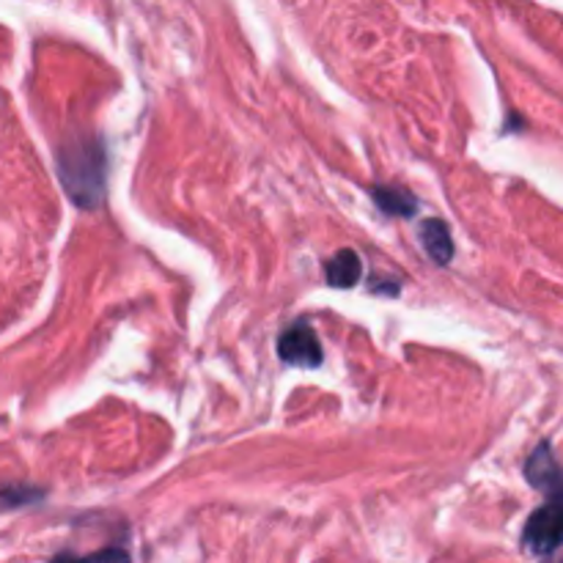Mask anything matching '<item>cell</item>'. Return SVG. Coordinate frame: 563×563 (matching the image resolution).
<instances>
[{"label": "cell", "mask_w": 563, "mask_h": 563, "mask_svg": "<svg viewBox=\"0 0 563 563\" xmlns=\"http://www.w3.org/2000/svg\"><path fill=\"white\" fill-rule=\"evenodd\" d=\"M60 176L80 207H93L102 196V152H88V143L80 148H66L60 154Z\"/></svg>", "instance_id": "6da1fadb"}, {"label": "cell", "mask_w": 563, "mask_h": 563, "mask_svg": "<svg viewBox=\"0 0 563 563\" xmlns=\"http://www.w3.org/2000/svg\"><path fill=\"white\" fill-rule=\"evenodd\" d=\"M522 544L537 555H553L563 548V489L548 495V504L528 517Z\"/></svg>", "instance_id": "7a4b0ae2"}, {"label": "cell", "mask_w": 563, "mask_h": 563, "mask_svg": "<svg viewBox=\"0 0 563 563\" xmlns=\"http://www.w3.org/2000/svg\"><path fill=\"white\" fill-rule=\"evenodd\" d=\"M278 352L284 357V363L300 368H317L322 363V344H319V335L313 333L311 324L297 322L291 328H286L278 339Z\"/></svg>", "instance_id": "3957f363"}, {"label": "cell", "mask_w": 563, "mask_h": 563, "mask_svg": "<svg viewBox=\"0 0 563 563\" xmlns=\"http://www.w3.org/2000/svg\"><path fill=\"white\" fill-rule=\"evenodd\" d=\"M421 242L427 247V253L432 256V262L449 264L454 258V242H451V231L443 220L432 218L421 223Z\"/></svg>", "instance_id": "277c9868"}, {"label": "cell", "mask_w": 563, "mask_h": 563, "mask_svg": "<svg viewBox=\"0 0 563 563\" xmlns=\"http://www.w3.org/2000/svg\"><path fill=\"white\" fill-rule=\"evenodd\" d=\"M324 275H328V284L335 286V289H350L363 275L361 256L355 251H339L324 267Z\"/></svg>", "instance_id": "5b68a950"}, {"label": "cell", "mask_w": 563, "mask_h": 563, "mask_svg": "<svg viewBox=\"0 0 563 563\" xmlns=\"http://www.w3.org/2000/svg\"><path fill=\"white\" fill-rule=\"evenodd\" d=\"M374 201H377L388 214H401V218L416 214V201H412L410 192L399 190V187H377V190H374Z\"/></svg>", "instance_id": "8992f818"}, {"label": "cell", "mask_w": 563, "mask_h": 563, "mask_svg": "<svg viewBox=\"0 0 563 563\" xmlns=\"http://www.w3.org/2000/svg\"><path fill=\"white\" fill-rule=\"evenodd\" d=\"M88 563H130V559H126V553H121V550H102V553L91 555L88 559Z\"/></svg>", "instance_id": "52a82bcc"}, {"label": "cell", "mask_w": 563, "mask_h": 563, "mask_svg": "<svg viewBox=\"0 0 563 563\" xmlns=\"http://www.w3.org/2000/svg\"><path fill=\"white\" fill-rule=\"evenodd\" d=\"M53 563H88V559H75V555H69V553H60V555H55Z\"/></svg>", "instance_id": "ba28073f"}]
</instances>
